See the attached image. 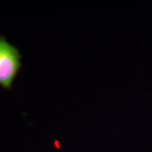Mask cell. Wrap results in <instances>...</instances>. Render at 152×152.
Instances as JSON below:
<instances>
[{"instance_id": "obj_1", "label": "cell", "mask_w": 152, "mask_h": 152, "mask_svg": "<svg viewBox=\"0 0 152 152\" xmlns=\"http://www.w3.org/2000/svg\"><path fill=\"white\" fill-rule=\"evenodd\" d=\"M22 56L19 49L0 37V86L10 90L20 69Z\"/></svg>"}]
</instances>
